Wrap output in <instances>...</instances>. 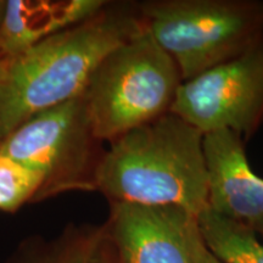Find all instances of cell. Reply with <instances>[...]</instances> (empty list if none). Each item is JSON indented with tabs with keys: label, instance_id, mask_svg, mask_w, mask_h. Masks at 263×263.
I'll return each mask as SVG.
<instances>
[{
	"label": "cell",
	"instance_id": "1",
	"mask_svg": "<svg viewBox=\"0 0 263 263\" xmlns=\"http://www.w3.org/2000/svg\"><path fill=\"white\" fill-rule=\"evenodd\" d=\"M144 28L138 2H105L89 17L6 61L0 80V144L34 115L81 97L108 52Z\"/></svg>",
	"mask_w": 263,
	"mask_h": 263
},
{
	"label": "cell",
	"instance_id": "17",
	"mask_svg": "<svg viewBox=\"0 0 263 263\" xmlns=\"http://www.w3.org/2000/svg\"><path fill=\"white\" fill-rule=\"evenodd\" d=\"M257 233H258V234H261V235L263 236V223H262V224H261V226H259V227H258V229H257V230H256V234H257Z\"/></svg>",
	"mask_w": 263,
	"mask_h": 263
},
{
	"label": "cell",
	"instance_id": "14",
	"mask_svg": "<svg viewBox=\"0 0 263 263\" xmlns=\"http://www.w3.org/2000/svg\"><path fill=\"white\" fill-rule=\"evenodd\" d=\"M91 263H115L114 255L112 252H111L110 248H108L106 239L104 240L103 245H101V248L99 249L98 254L95 255V257L93 258Z\"/></svg>",
	"mask_w": 263,
	"mask_h": 263
},
{
	"label": "cell",
	"instance_id": "9",
	"mask_svg": "<svg viewBox=\"0 0 263 263\" xmlns=\"http://www.w3.org/2000/svg\"><path fill=\"white\" fill-rule=\"evenodd\" d=\"M104 3L105 0H6L0 24V51L6 60L17 57L52 33L89 17Z\"/></svg>",
	"mask_w": 263,
	"mask_h": 263
},
{
	"label": "cell",
	"instance_id": "10",
	"mask_svg": "<svg viewBox=\"0 0 263 263\" xmlns=\"http://www.w3.org/2000/svg\"><path fill=\"white\" fill-rule=\"evenodd\" d=\"M105 240L103 224L68 223L58 234L21 239L2 263H91Z\"/></svg>",
	"mask_w": 263,
	"mask_h": 263
},
{
	"label": "cell",
	"instance_id": "11",
	"mask_svg": "<svg viewBox=\"0 0 263 263\" xmlns=\"http://www.w3.org/2000/svg\"><path fill=\"white\" fill-rule=\"evenodd\" d=\"M196 223L203 244L222 263H263V244L251 228L209 209Z\"/></svg>",
	"mask_w": 263,
	"mask_h": 263
},
{
	"label": "cell",
	"instance_id": "15",
	"mask_svg": "<svg viewBox=\"0 0 263 263\" xmlns=\"http://www.w3.org/2000/svg\"><path fill=\"white\" fill-rule=\"evenodd\" d=\"M6 58L4 55L2 54V51H0V80H2L3 74H4V71H5V66H6Z\"/></svg>",
	"mask_w": 263,
	"mask_h": 263
},
{
	"label": "cell",
	"instance_id": "7",
	"mask_svg": "<svg viewBox=\"0 0 263 263\" xmlns=\"http://www.w3.org/2000/svg\"><path fill=\"white\" fill-rule=\"evenodd\" d=\"M195 221L176 206L110 202L105 239L115 263H194L189 236Z\"/></svg>",
	"mask_w": 263,
	"mask_h": 263
},
{
	"label": "cell",
	"instance_id": "3",
	"mask_svg": "<svg viewBox=\"0 0 263 263\" xmlns=\"http://www.w3.org/2000/svg\"><path fill=\"white\" fill-rule=\"evenodd\" d=\"M182 83L172 58L144 28L108 52L82 94L95 137L110 143L171 112Z\"/></svg>",
	"mask_w": 263,
	"mask_h": 263
},
{
	"label": "cell",
	"instance_id": "16",
	"mask_svg": "<svg viewBox=\"0 0 263 263\" xmlns=\"http://www.w3.org/2000/svg\"><path fill=\"white\" fill-rule=\"evenodd\" d=\"M5 4H6V0H0V24H2L3 16H4Z\"/></svg>",
	"mask_w": 263,
	"mask_h": 263
},
{
	"label": "cell",
	"instance_id": "12",
	"mask_svg": "<svg viewBox=\"0 0 263 263\" xmlns=\"http://www.w3.org/2000/svg\"><path fill=\"white\" fill-rule=\"evenodd\" d=\"M42 177L25 164L0 155V212L15 213L34 203Z\"/></svg>",
	"mask_w": 263,
	"mask_h": 263
},
{
	"label": "cell",
	"instance_id": "5",
	"mask_svg": "<svg viewBox=\"0 0 263 263\" xmlns=\"http://www.w3.org/2000/svg\"><path fill=\"white\" fill-rule=\"evenodd\" d=\"M83 95L42 111L0 144V155L42 177L34 203L72 192H97L95 174L103 156Z\"/></svg>",
	"mask_w": 263,
	"mask_h": 263
},
{
	"label": "cell",
	"instance_id": "4",
	"mask_svg": "<svg viewBox=\"0 0 263 263\" xmlns=\"http://www.w3.org/2000/svg\"><path fill=\"white\" fill-rule=\"evenodd\" d=\"M144 27L189 81L263 38V0H144Z\"/></svg>",
	"mask_w": 263,
	"mask_h": 263
},
{
	"label": "cell",
	"instance_id": "8",
	"mask_svg": "<svg viewBox=\"0 0 263 263\" xmlns=\"http://www.w3.org/2000/svg\"><path fill=\"white\" fill-rule=\"evenodd\" d=\"M207 209L256 233L263 223V179L250 167L245 141L229 129L203 133Z\"/></svg>",
	"mask_w": 263,
	"mask_h": 263
},
{
	"label": "cell",
	"instance_id": "6",
	"mask_svg": "<svg viewBox=\"0 0 263 263\" xmlns=\"http://www.w3.org/2000/svg\"><path fill=\"white\" fill-rule=\"evenodd\" d=\"M171 112L202 133L235 132L244 141L263 127V38L218 67L183 82Z\"/></svg>",
	"mask_w": 263,
	"mask_h": 263
},
{
	"label": "cell",
	"instance_id": "2",
	"mask_svg": "<svg viewBox=\"0 0 263 263\" xmlns=\"http://www.w3.org/2000/svg\"><path fill=\"white\" fill-rule=\"evenodd\" d=\"M203 133L172 112L110 141L95 174L108 202L207 209Z\"/></svg>",
	"mask_w": 263,
	"mask_h": 263
},
{
	"label": "cell",
	"instance_id": "13",
	"mask_svg": "<svg viewBox=\"0 0 263 263\" xmlns=\"http://www.w3.org/2000/svg\"><path fill=\"white\" fill-rule=\"evenodd\" d=\"M189 242L194 263H222L218 258L215 257V256L210 252V250L206 248L205 244H203L199 228H197L196 221L193 224L192 230H190Z\"/></svg>",
	"mask_w": 263,
	"mask_h": 263
}]
</instances>
